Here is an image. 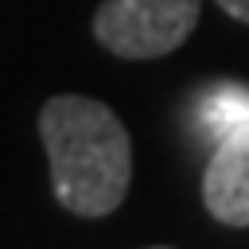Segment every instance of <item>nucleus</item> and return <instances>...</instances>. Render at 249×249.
Here are the masks:
<instances>
[{"instance_id": "nucleus-6", "label": "nucleus", "mask_w": 249, "mask_h": 249, "mask_svg": "<svg viewBox=\"0 0 249 249\" xmlns=\"http://www.w3.org/2000/svg\"><path fill=\"white\" fill-rule=\"evenodd\" d=\"M156 249H167V245H156Z\"/></svg>"}, {"instance_id": "nucleus-2", "label": "nucleus", "mask_w": 249, "mask_h": 249, "mask_svg": "<svg viewBox=\"0 0 249 249\" xmlns=\"http://www.w3.org/2000/svg\"><path fill=\"white\" fill-rule=\"evenodd\" d=\"M202 0H105L93 35L117 58H160L187 43Z\"/></svg>"}, {"instance_id": "nucleus-4", "label": "nucleus", "mask_w": 249, "mask_h": 249, "mask_svg": "<svg viewBox=\"0 0 249 249\" xmlns=\"http://www.w3.org/2000/svg\"><path fill=\"white\" fill-rule=\"evenodd\" d=\"M195 124L210 144H222L226 136L249 128V86L241 82H218L198 97Z\"/></svg>"}, {"instance_id": "nucleus-3", "label": "nucleus", "mask_w": 249, "mask_h": 249, "mask_svg": "<svg viewBox=\"0 0 249 249\" xmlns=\"http://www.w3.org/2000/svg\"><path fill=\"white\" fill-rule=\"evenodd\" d=\"M202 202L222 226H249V128L214 144L202 171Z\"/></svg>"}, {"instance_id": "nucleus-1", "label": "nucleus", "mask_w": 249, "mask_h": 249, "mask_svg": "<svg viewBox=\"0 0 249 249\" xmlns=\"http://www.w3.org/2000/svg\"><path fill=\"white\" fill-rule=\"evenodd\" d=\"M39 136L54 198L78 218L113 214L132 179V140L121 117L97 97L58 93L39 109Z\"/></svg>"}, {"instance_id": "nucleus-5", "label": "nucleus", "mask_w": 249, "mask_h": 249, "mask_svg": "<svg viewBox=\"0 0 249 249\" xmlns=\"http://www.w3.org/2000/svg\"><path fill=\"white\" fill-rule=\"evenodd\" d=\"M218 4H222V12H230L233 19L249 23V0H218Z\"/></svg>"}]
</instances>
